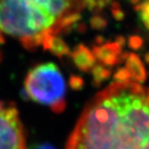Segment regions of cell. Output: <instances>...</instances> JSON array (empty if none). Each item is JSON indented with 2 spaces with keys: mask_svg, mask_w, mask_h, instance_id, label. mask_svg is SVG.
Wrapping results in <instances>:
<instances>
[{
  "mask_svg": "<svg viewBox=\"0 0 149 149\" xmlns=\"http://www.w3.org/2000/svg\"><path fill=\"white\" fill-rule=\"evenodd\" d=\"M71 57L76 66L82 71L86 72L94 67L95 59L93 51L84 45H78L71 53Z\"/></svg>",
  "mask_w": 149,
  "mask_h": 149,
  "instance_id": "obj_7",
  "label": "cell"
},
{
  "mask_svg": "<svg viewBox=\"0 0 149 149\" xmlns=\"http://www.w3.org/2000/svg\"><path fill=\"white\" fill-rule=\"evenodd\" d=\"M93 76L96 83H101L104 79L108 78L110 76V71L105 69L102 66L98 65L93 68Z\"/></svg>",
  "mask_w": 149,
  "mask_h": 149,
  "instance_id": "obj_11",
  "label": "cell"
},
{
  "mask_svg": "<svg viewBox=\"0 0 149 149\" xmlns=\"http://www.w3.org/2000/svg\"><path fill=\"white\" fill-rule=\"evenodd\" d=\"M44 49L51 51L53 54L59 58L65 57L69 53V49L67 44L58 36L51 38Z\"/></svg>",
  "mask_w": 149,
  "mask_h": 149,
  "instance_id": "obj_9",
  "label": "cell"
},
{
  "mask_svg": "<svg viewBox=\"0 0 149 149\" xmlns=\"http://www.w3.org/2000/svg\"><path fill=\"white\" fill-rule=\"evenodd\" d=\"M4 42V38H3V35H2V31L0 30V61H1V58H2V52H1V45L3 44Z\"/></svg>",
  "mask_w": 149,
  "mask_h": 149,
  "instance_id": "obj_14",
  "label": "cell"
},
{
  "mask_svg": "<svg viewBox=\"0 0 149 149\" xmlns=\"http://www.w3.org/2000/svg\"><path fill=\"white\" fill-rule=\"evenodd\" d=\"M149 137V88L125 68L89 102L66 149H142Z\"/></svg>",
  "mask_w": 149,
  "mask_h": 149,
  "instance_id": "obj_1",
  "label": "cell"
},
{
  "mask_svg": "<svg viewBox=\"0 0 149 149\" xmlns=\"http://www.w3.org/2000/svg\"><path fill=\"white\" fill-rule=\"evenodd\" d=\"M142 149H149V137L147 138V140L146 141V143L143 146V148Z\"/></svg>",
  "mask_w": 149,
  "mask_h": 149,
  "instance_id": "obj_15",
  "label": "cell"
},
{
  "mask_svg": "<svg viewBox=\"0 0 149 149\" xmlns=\"http://www.w3.org/2000/svg\"><path fill=\"white\" fill-rule=\"evenodd\" d=\"M0 30L30 50L45 49L61 33L57 20L33 0H0Z\"/></svg>",
  "mask_w": 149,
  "mask_h": 149,
  "instance_id": "obj_2",
  "label": "cell"
},
{
  "mask_svg": "<svg viewBox=\"0 0 149 149\" xmlns=\"http://www.w3.org/2000/svg\"><path fill=\"white\" fill-rule=\"evenodd\" d=\"M33 149H54L51 146L49 145H40V146H37L35 147H33Z\"/></svg>",
  "mask_w": 149,
  "mask_h": 149,
  "instance_id": "obj_13",
  "label": "cell"
},
{
  "mask_svg": "<svg viewBox=\"0 0 149 149\" xmlns=\"http://www.w3.org/2000/svg\"><path fill=\"white\" fill-rule=\"evenodd\" d=\"M83 1L86 4V6H88L90 9L102 6L104 3V0H83Z\"/></svg>",
  "mask_w": 149,
  "mask_h": 149,
  "instance_id": "obj_12",
  "label": "cell"
},
{
  "mask_svg": "<svg viewBox=\"0 0 149 149\" xmlns=\"http://www.w3.org/2000/svg\"><path fill=\"white\" fill-rule=\"evenodd\" d=\"M120 51V42H107L100 47H94L93 53L95 59L102 65H114L118 62Z\"/></svg>",
  "mask_w": 149,
  "mask_h": 149,
  "instance_id": "obj_6",
  "label": "cell"
},
{
  "mask_svg": "<svg viewBox=\"0 0 149 149\" xmlns=\"http://www.w3.org/2000/svg\"><path fill=\"white\" fill-rule=\"evenodd\" d=\"M125 69L127 71L132 80L137 83L145 81L146 77L145 67L139 57H137L136 54L131 53V54L127 55V57H126Z\"/></svg>",
  "mask_w": 149,
  "mask_h": 149,
  "instance_id": "obj_8",
  "label": "cell"
},
{
  "mask_svg": "<svg viewBox=\"0 0 149 149\" xmlns=\"http://www.w3.org/2000/svg\"><path fill=\"white\" fill-rule=\"evenodd\" d=\"M25 93L34 102L56 113L66 109V84L54 63H43L31 68L24 80Z\"/></svg>",
  "mask_w": 149,
  "mask_h": 149,
  "instance_id": "obj_3",
  "label": "cell"
},
{
  "mask_svg": "<svg viewBox=\"0 0 149 149\" xmlns=\"http://www.w3.org/2000/svg\"><path fill=\"white\" fill-rule=\"evenodd\" d=\"M136 10L144 26L149 31V0H143L136 6Z\"/></svg>",
  "mask_w": 149,
  "mask_h": 149,
  "instance_id": "obj_10",
  "label": "cell"
},
{
  "mask_svg": "<svg viewBox=\"0 0 149 149\" xmlns=\"http://www.w3.org/2000/svg\"><path fill=\"white\" fill-rule=\"evenodd\" d=\"M148 58V61H149V56H148V58Z\"/></svg>",
  "mask_w": 149,
  "mask_h": 149,
  "instance_id": "obj_17",
  "label": "cell"
},
{
  "mask_svg": "<svg viewBox=\"0 0 149 149\" xmlns=\"http://www.w3.org/2000/svg\"><path fill=\"white\" fill-rule=\"evenodd\" d=\"M0 149H26L24 127L12 103L0 109Z\"/></svg>",
  "mask_w": 149,
  "mask_h": 149,
  "instance_id": "obj_4",
  "label": "cell"
},
{
  "mask_svg": "<svg viewBox=\"0 0 149 149\" xmlns=\"http://www.w3.org/2000/svg\"><path fill=\"white\" fill-rule=\"evenodd\" d=\"M5 104H6V103H4V102H0V109H1Z\"/></svg>",
  "mask_w": 149,
  "mask_h": 149,
  "instance_id": "obj_16",
  "label": "cell"
},
{
  "mask_svg": "<svg viewBox=\"0 0 149 149\" xmlns=\"http://www.w3.org/2000/svg\"><path fill=\"white\" fill-rule=\"evenodd\" d=\"M54 17L61 33L71 28L81 17L86 6L83 0H33Z\"/></svg>",
  "mask_w": 149,
  "mask_h": 149,
  "instance_id": "obj_5",
  "label": "cell"
}]
</instances>
